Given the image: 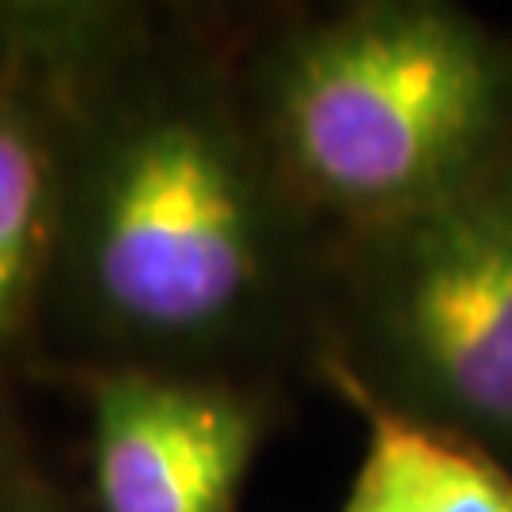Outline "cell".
<instances>
[{
    "label": "cell",
    "mask_w": 512,
    "mask_h": 512,
    "mask_svg": "<svg viewBox=\"0 0 512 512\" xmlns=\"http://www.w3.org/2000/svg\"><path fill=\"white\" fill-rule=\"evenodd\" d=\"M46 12L61 243L38 372L258 380L311 285L315 224L247 118L228 19L114 0Z\"/></svg>",
    "instance_id": "1"
},
{
    "label": "cell",
    "mask_w": 512,
    "mask_h": 512,
    "mask_svg": "<svg viewBox=\"0 0 512 512\" xmlns=\"http://www.w3.org/2000/svg\"><path fill=\"white\" fill-rule=\"evenodd\" d=\"M228 42L270 164L334 236L437 202L512 148V57L452 4L228 19Z\"/></svg>",
    "instance_id": "2"
},
{
    "label": "cell",
    "mask_w": 512,
    "mask_h": 512,
    "mask_svg": "<svg viewBox=\"0 0 512 512\" xmlns=\"http://www.w3.org/2000/svg\"><path fill=\"white\" fill-rule=\"evenodd\" d=\"M334 338L384 403L512 448V148L437 202L334 236Z\"/></svg>",
    "instance_id": "3"
},
{
    "label": "cell",
    "mask_w": 512,
    "mask_h": 512,
    "mask_svg": "<svg viewBox=\"0 0 512 512\" xmlns=\"http://www.w3.org/2000/svg\"><path fill=\"white\" fill-rule=\"evenodd\" d=\"M46 376L84 406L92 512H239L274 425L258 380L133 365Z\"/></svg>",
    "instance_id": "4"
},
{
    "label": "cell",
    "mask_w": 512,
    "mask_h": 512,
    "mask_svg": "<svg viewBox=\"0 0 512 512\" xmlns=\"http://www.w3.org/2000/svg\"><path fill=\"white\" fill-rule=\"evenodd\" d=\"M61 243V99L46 0L0 4V376L38 372Z\"/></svg>",
    "instance_id": "5"
},
{
    "label": "cell",
    "mask_w": 512,
    "mask_h": 512,
    "mask_svg": "<svg viewBox=\"0 0 512 512\" xmlns=\"http://www.w3.org/2000/svg\"><path fill=\"white\" fill-rule=\"evenodd\" d=\"M319 372L365 421L342 512H512V475L490 448L384 403L330 357Z\"/></svg>",
    "instance_id": "6"
},
{
    "label": "cell",
    "mask_w": 512,
    "mask_h": 512,
    "mask_svg": "<svg viewBox=\"0 0 512 512\" xmlns=\"http://www.w3.org/2000/svg\"><path fill=\"white\" fill-rule=\"evenodd\" d=\"M27 471H35V463H31L27 433L19 425L16 399H12V380L0 376V490L8 482L23 478Z\"/></svg>",
    "instance_id": "7"
},
{
    "label": "cell",
    "mask_w": 512,
    "mask_h": 512,
    "mask_svg": "<svg viewBox=\"0 0 512 512\" xmlns=\"http://www.w3.org/2000/svg\"><path fill=\"white\" fill-rule=\"evenodd\" d=\"M0 512H80L73 505V497L65 490H57L42 471H27L23 478L8 482L0 490Z\"/></svg>",
    "instance_id": "8"
}]
</instances>
